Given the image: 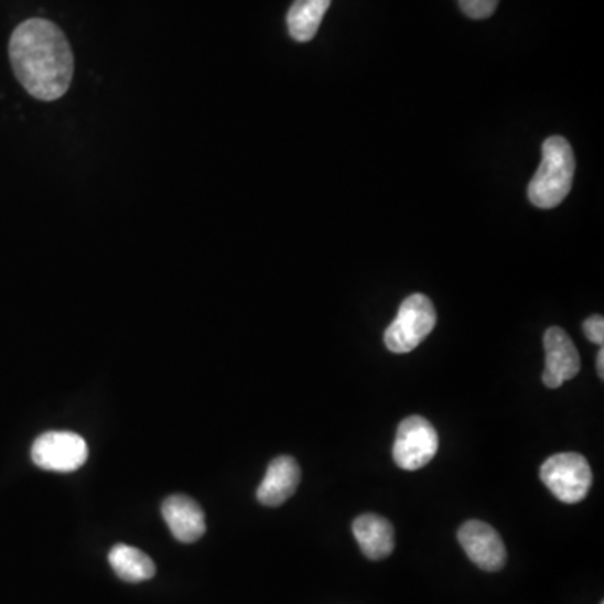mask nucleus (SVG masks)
Instances as JSON below:
<instances>
[{
    "label": "nucleus",
    "mask_w": 604,
    "mask_h": 604,
    "mask_svg": "<svg viewBox=\"0 0 604 604\" xmlns=\"http://www.w3.org/2000/svg\"><path fill=\"white\" fill-rule=\"evenodd\" d=\"M436 324V311L427 295L411 294L401 302L393 323L385 331V345L391 353L405 355L419 348Z\"/></svg>",
    "instance_id": "nucleus-3"
},
{
    "label": "nucleus",
    "mask_w": 604,
    "mask_h": 604,
    "mask_svg": "<svg viewBox=\"0 0 604 604\" xmlns=\"http://www.w3.org/2000/svg\"><path fill=\"white\" fill-rule=\"evenodd\" d=\"M353 535L363 554L371 561L388 558L395 549V531L390 520L376 514H363L353 522Z\"/></svg>",
    "instance_id": "nucleus-11"
},
{
    "label": "nucleus",
    "mask_w": 604,
    "mask_h": 604,
    "mask_svg": "<svg viewBox=\"0 0 604 604\" xmlns=\"http://www.w3.org/2000/svg\"><path fill=\"white\" fill-rule=\"evenodd\" d=\"M601 604H604V603H601Z\"/></svg>",
    "instance_id": "nucleus-17"
},
{
    "label": "nucleus",
    "mask_w": 604,
    "mask_h": 604,
    "mask_svg": "<svg viewBox=\"0 0 604 604\" xmlns=\"http://www.w3.org/2000/svg\"><path fill=\"white\" fill-rule=\"evenodd\" d=\"M439 452V433L429 420L411 414L398 427L393 461L403 471H420Z\"/></svg>",
    "instance_id": "nucleus-5"
},
{
    "label": "nucleus",
    "mask_w": 604,
    "mask_h": 604,
    "mask_svg": "<svg viewBox=\"0 0 604 604\" xmlns=\"http://www.w3.org/2000/svg\"><path fill=\"white\" fill-rule=\"evenodd\" d=\"M301 482V468L289 455L276 457L269 464L266 477L257 488V500L262 506L278 507L291 499Z\"/></svg>",
    "instance_id": "nucleus-10"
},
{
    "label": "nucleus",
    "mask_w": 604,
    "mask_h": 604,
    "mask_svg": "<svg viewBox=\"0 0 604 604\" xmlns=\"http://www.w3.org/2000/svg\"><path fill=\"white\" fill-rule=\"evenodd\" d=\"M109 564L120 580L127 583H141L155 576V562L140 549L117 544L109 551Z\"/></svg>",
    "instance_id": "nucleus-13"
},
{
    "label": "nucleus",
    "mask_w": 604,
    "mask_h": 604,
    "mask_svg": "<svg viewBox=\"0 0 604 604\" xmlns=\"http://www.w3.org/2000/svg\"><path fill=\"white\" fill-rule=\"evenodd\" d=\"M541 481L556 499L578 504L586 499L590 493L593 472L580 453H558L542 464Z\"/></svg>",
    "instance_id": "nucleus-4"
},
{
    "label": "nucleus",
    "mask_w": 604,
    "mask_h": 604,
    "mask_svg": "<svg viewBox=\"0 0 604 604\" xmlns=\"http://www.w3.org/2000/svg\"><path fill=\"white\" fill-rule=\"evenodd\" d=\"M331 0H294L288 12V29L292 40L310 43L320 31Z\"/></svg>",
    "instance_id": "nucleus-12"
},
{
    "label": "nucleus",
    "mask_w": 604,
    "mask_h": 604,
    "mask_svg": "<svg viewBox=\"0 0 604 604\" xmlns=\"http://www.w3.org/2000/svg\"><path fill=\"white\" fill-rule=\"evenodd\" d=\"M546 369L542 384L556 390L576 378L581 369L580 353L573 339L561 327H549L544 334Z\"/></svg>",
    "instance_id": "nucleus-8"
},
{
    "label": "nucleus",
    "mask_w": 604,
    "mask_h": 604,
    "mask_svg": "<svg viewBox=\"0 0 604 604\" xmlns=\"http://www.w3.org/2000/svg\"><path fill=\"white\" fill-rule=\"evenodd\" d=\"M459 542L468 559L488 573L500 571L506 564L507 551L503 538L493 526L482 520H468L459 529Z\"/></svg>",
    "instance_id": "nucleus-7"
},
{
    "label": "nucleus",
    "mask_w": 604,
    "mask_h": 604,
    "mask_svg": "<svg viewBox=\"0 0 604 604\" xmlns=\"http://www.w3.org/2000/svg\"><path fill=\"white\" fill-rule=\"evenodd\" d=\"M574 169L576 160L570 141L562 137L548 138L542 144L541 165L527 188L531 204L539 208L561 205L573 186Z\"/></svg>",
    "instance_id": "nucleus-2"
},
{
    "label": "nucleus",
    "mask_w": 604,
    "mask_h": 604,
    "mask_svg": "<svg viewBox=\"0 0 604 604\" xmlns=\"http://www.w3.org/2000/svg\"><path fill=\"white\" fill-rule=\"evenodd\" d=\"M32 462L50 472H74L88 461V443L73 432H47L35 440Z\"/></svg>",
    "instance_id": "nucleus-6"
},
{
    "label": "nucleus",
    "mask_w": 604,
    "mask_h": 604,
    "mask_svg": "<svg viewBox=\"0 0 604 604\" xmlns=\"http://www.w3.org/2000/svg\"><path fill=\"white\" fill-rule=\"evenodd\" d=\"M12 69L25 91L41 101L63 98L73 82V51L54 22L29 19L9 43Z\"/></svg>",
    "instance_id": "nucleus-1"
},
{
    "label": "nucleus",
    "mask_w": 604,
    "mask_h": 604,
    "mask_svg": "<svg viewBox=\"0 0 604 604\" xmlns=\"http://www.w3.org/2000/svg\"><path fill=\"white\" fill-rule=\"evenodd\" d=\"M462 12L471 19H487L496 12L499 0H457Z\"/></svg>",
    "instance_id": "nucleus-14"
},
{
    "label": "nucleus",
    "mask_w": 604,
    "mask_h": 604,
    "mask_svg": "<svg viewBox=\"0 0 604 604\" xmlns=\"http://www.w3.org/2000/svg\"><path fill=\"white\" fill-rule=\"evenodd\" d=\"M584 333H586L587 339L594 345L603 346L604 343V320L603 316H591L584 321Z\"/></svg>",
    "instance_id": "nucleus-15"
},
{
    "label": "nucleus",
    "mask_w": 604,
    "mask_h": 604,
    "mask_svg": "<svg viewBox=\"0 0 604 604\" xmlns=\"http://www.w3.org/2000/svg\"><path fill=\"white\" fill-rule=\"evenodd\" d=\"M596 369L601 380H604V349L603 348H601L600 353H597Z\"/></svg>",
    "instance_id": "nucleus-16"
},
{
    "label": "nucleus",
    "mask_w": 604,
    "mask_h": 604,
    "mask_svg": "<svg viewBox=\"0 0 604 604\" xmlns=\"http://www.w3.org/2000/svg\"><path fill=\"white\" fill-rule=\"evenodd\" d=\"M162 516L169 524L173 538L185 544L197 542L207 531L202 507L194 499L182 494L163 500Z\"/></svg>",
    "instance_id": "nucleus-9"
}]
</instances>
